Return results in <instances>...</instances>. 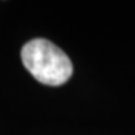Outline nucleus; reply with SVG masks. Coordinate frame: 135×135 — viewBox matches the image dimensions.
I'll use <instances>...</instances> for the list:
<instances>
[{
    "instance_id": "f257e3e1",
    "label": "nucleus",
    "mask_w": 135,
    "mask_h": 135,
    "mask_svg": "<svg viewBox=\"0 0 135 135\" xmlns=\"http://www.w3.org/2000/svg\"><path fill=\"white\" fill-rule=\"evenodd\" d=\"M22 64L36 80L47 85H62L72 77L69 57L46 39H33L22 47Z\"/></svg>"
}]
</instances>
